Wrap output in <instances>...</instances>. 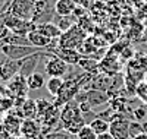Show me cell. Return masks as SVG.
<instances>
[{"label": "cell", "mask_w": 147, "mask_h": 139, "mask_svg": "<svg viewBox=\"0 0 147 139\" xmlns=\"http://www.w3.org/2000/svg\"><path fill=\"white\" fill-rule=\"evenodd\" d=\"M85 40H87V32H85L81 27L75 25V27H72L69 31H66L60 35L57 43H59V47L75 48L77 50V47H81Z\"/></svg>", "instance_id": "6da1fadb"}, {"label": "cell", "mask_w": 147, "mask_h": 139, "mask_svg": "<svg viewBox=\"0 0 147 139\" xmlns=\"http://www.w3.org/2000/svg\"><path fill=\"white\" fill-rule=\"evenodd\" d=\"M35 12V0H12L9 13L24 21H32Z\"/></svg>", "instance_id": "7a4b0ae2"}, {"label": "cell", "mask_w": 147, "mask_h": 139, "mask_svg": "<svg viewBox=\"0 0 147 139\" xmlns=\"http://www.w3.org/2000/svg\"><path fill=\"white\" fill-rule=\"evenodd\" d=\"M69 65L57 57L56 54H49L46 63H44V73L49 78H63L68 75Z\"/></svg>", "instance_id": "3957f363"}, {"label": "cell", "mask_w": 147, "mask_h": 139, "mask_svg": "<svg viewBox=\"0 0 147 139\" xmlns=\"http://www.w3.org/2000/svg\"><path fill=\"white\" fill-rule=\"evenodd\" d=\"M35 47H30V45H16V44H6L2 47V53L12 59V60H24L30 57V54H35L37 53Z\"/></svg>", "instance_id": "277c9868"}, {"label": "cell", "mask_w": 147, "mask_h": 139, "mask_svg": "<svg viewBox=\"0 0 147 139\" xmlns=\"http://www.w3.org/2000/svg\"><path fill=\"white\" fill-rule=\"evenodd\" d=\"M129 122L131 120L121 113V116L110 123L109 133L115 139H129Z\"/></svg>", "instance_id": "5b68a950"}, {"label": "cell", "mask_w": 147, "mask_h": 139, "mask_svg": "<svg viewBox=\"0 0 147 139\" xmlns=\"http://www.w3.org/2000/svg\"><path fill=\"white\" fill-rule=\"evenodd\" d=\"M80 117H82V113L77 101H71V103L65 104V107L60 111V123L63 124V128H66L69 123H72L74 120H77Z\"/></svg>", "instance_id": "8992f818"}, {"label": "cell", "mask_w": 147, "mask_h": 139, "mask_svg": "<svg viewBox=\"0 0 147 139\" xmlns=\"http://www.w3.org/2000/svg\"><path fill=\"white\" fill-rule=\"evenodd\" d=\"M7 88L15 97H27V92L30 91L27 85V78L22 76L21 73H16L13 78L7 81Z\"/></svg>", "instance_id": "52a82bcc"}, {"label": "cell", "mask_w": 147, "mask_h": 139, "mask_svg": "<svg viewBox=\"0 0 147 139\" xmlns=\"http://www.w3.org/2000/svg\"><path fill=\"white\" fill-rule=\"evenodd\" d=\"M19 133H21V136L28 138V139H37V138L43 136L41 135V126L34 119H24L21 123Z\"/></svg>", "instance_id": "ba28073f"}, {"label": "cell", "mask_w": 147, "mask_h": 139, "mask_svg": "<svg viewBox=\"0 0 147 139\" xmlns=\"http://www.w3.org/2000/svg\"><path fill=\"white\" fill-rule=\"evenodd\" d=\"M53 54H56L57 57H60V59H62L66 65H69V66L78 65L80 60L82 59V54H81L80 51H77L75 48H63V47H59V45H57V48L55 50Z\"/></svg>", "instance_id": "9c48e42d"}, {"label": "cell", "mask_w": 147, "mask_h": 139, "mask_svg": "<svg viewBox=\"0 0 147 139\" xmlns=\"http://www.w3.org/2000/svg\"><path fill=\"white\" fill-rule=\"evenodd\" d=\"M27 41L31 47H35V48H44V47H49L52 44L53 40L47 38L46 35H43L37 28L31 29L28 34H27Z\"/></svg>", "instance_id": "30bf717a"}, {"label": "cell", "mask_w": 147, "mask_h": 139, "mask_svg": "<svg viewBox=\"0 0 147 139\" xmlns=\"http://www.w3.org/2000/svg\"><path fill=\"white\" fill-rule=\"evenodd\" d=\"M35 28L38 29L43 35H46L47 38H50V40H59L60 38V35H62L63 32L59 29V27L56 23L53 22H44V23H38V25H35Z\"/></svg>", "instance_id": "8fae6325"}, {"label": "cell", "mask_w": 147, "mask_h": 139, "mask_svg": "<svg viewBox=\"0 0 147 139\" xmlns=\"http://www.w3.org/2000/svg\"><path fill=\"white\" fill-rule=\"evenodd\" d=\"M75 7H77V3L74 0H56V3H55V12L57 16L74 15Z\"/></svg>", "instance_id": "7c38bea8"}, {"label": "cell", "mask_w": 147, "mask_h": 139, "mask_svg": "<svg viewBox=\"0 0 147 139\" xmlns=\"http://www.w3.org/2000/svg\"><path fill=\"white\" fill-rule=\"evenodd\" d=\"M38 56H40L38 53H35V54L22 60V66H21V70H19V73L22 76L28 78L31 73L35 72V65H37V61H38Z\"/></svg>", "instance_id": "4fadbf2b"}, {"label": "cell", "mask_w": 147, "mask_h": 139, "mask_svg": "<svg viewBox=\"0 0 147 139\" xmlns=\"http://www.w3.org/2000/svg\"><path fill=\"white\" fill-rule=\"evenodd\" d=\"M63 86H65V81L63 78H49L46 82V88L50 95L57 97L60 92L63 91Z\"/></svg>", "instance_id": "5bb4252c"}, {"label": "cell", "mask_w": 147, "mask_h": 139, "mask_svg": "<svg viewBox=\"0 0 147 139\" xmlns=\"http://www.w3.org/2000/svg\"><path fill=\"white\" fill-rule=\"evenodd\" d=\"M27 85H28V90L30 91H38L46 85V81H44V75L43 73H38V72H34L31 73L30 76L27 78Z\"/></svg>", "instance_id": "9a60e30c"}, {"label": "cell", "mask_w": 147, "mask_h": 139, "mask_svg": "<svg viewBox=\"0 0 147 139\" xmlns=\"http://www.w3.org/2000/svg\"><path fill=\"white\" fill-rule=\"evenodd\" d=\"M22 116L25 117V119H34L35 117H38V111H37V103H35V100H31V98H27L25 100V103H24L22 108Z\"/></svg>", "instance_id": "2e32d148"}, {"label": "cell", "mask_w": 147, "mask_h": 139, "mask_svg": "<svg viewBox=\"0 0 147 139\" xmlns=\"http://www.w3.org/2000/svg\"><path fill=\"white\" fill-rule=\"evenodd\" d=\"M21 120L16 117V116H6V119H5V128H6V130L10 133V135H16V133H19V130H21Z\"/></svg>", "instance_id": "e0dca14e"}, {"label": "cell", "mask_w": 147, "mask_h": 139, "mask_svg": "<svg viewBox=\"0 0 147 139\" xmlns=\"http://www.w3.org/2000/svg\"><path fill=\"white\" fill-rule=\"evenodd\" d=\"M88 124H90V128L96 132L97 136L102 135V133L109 132V128H110V123L106 122V120H103V119H100V117H96V119H94L93 122H90Z\"/></svg>", "instance_id": "ac0fdd59"}, {"label": "cell", "mask_w": 147, "mask_h": 139, "mask_svg": "<svg viewBox=\"0 0 147 139\" xmlns=\"http://www.w3.org/2000/svg\"><path fill=\"white\" fill-rule=\"evenodd\" d=\"M57 27H59V29L62 31V32H66V31H69L72 27H75V21H74L71 16H60V19L57 21Z\"/></svg>", "instance_id": "d6986e66"}, {"label": "cell", "mask_w": 147, "mask_h": 139, "mask_svg": "<svg viewBox=\"0 0 147 139\" xmlns=\"http://www.w3.org/2000/svg\"><path fill=\"white\" fill-rule=\"evenodd\" d=\"M35 103H37V111H38V117H40V119H41V117L46 114V113L53 107V104H52V103H49V101L44 100V98L35 100Z\"/></svg>", "instance_id": "ffe728a7"}, {"label": "cell", "mask_w": 147, "mask_h": 139, "mask_svg": "<svg viewBox=\"0 0 147 139\" xmlns=\"http://www.w3.org/2000/svg\"><path fill=\"white\" fill-rule=\"evenodd\" d=\"M129 139H134L136 136L144 133V129H143V123L137 122V120H131L129 122Z\"/></svg>", "instance_id": "44dd1931"}, {"label": "cell", "mask_w": 147, "mask_h": 139, "mask_svg": "<svg viewBox=\"0 0 147 139\" xmlns=\"http://www.w3.org/2000/svg\"><path fill=\"white\" fill-rule=\"evenodd\" d=\"M77 138H78V139H97V135H96V132L90 128V124H85L84 128L78 132Z\"/></svg>", "instance_id": "7402d4cb"}, {"label": "cell", "mask_w": 147, "mask_h": 139, "mask_svg": "<svg viewBox=\"0 0 147 139\" xmlns=\"http://www.w3.org/2000/svg\"><path fill=\"white\" fill-rule=\"evenodd\" d=\"M132 116H134V120H137L140 123L146 122V116H147V107L144 106H140V107H136L132 110Z\"/></svg>", "instance_id": "603a6c76"}, {"label": "cell", "mask_w": 147, "mask_h": 139, "mask_svg": "<svg viewBox=\"0 0 147 139\" xmlns=\"http://www.w3.org/2000/svg\"><path fill=\"white\" fill-rule=\"evenodd\" d=\"M97 65H99V63H97L94 59H91V57H90L88 60L82 57V59L80 60V63H78V66H80V67H82L84 70H91V69H94Z\"/></svg>", "instance_id": "cb8c5ba5"}, {"label": "cell", "mask_w": 147, "mask_h": 139, "mask_svg": "<svg viewBox=\"0 0 147 139\" xmlns=\"http://www.w3.org/2000/svg\"><path fill=\"white\" fill-rule=\"evenodd\" d=\"M97 139H115L112 135H110L109 132H106V133H102V135H99L97 136Z\"/></svg>", "instance_id": "d4e9b609"}, {"label": "cell", "mask_w": 147, "mask_h": 139, "mask_svg": "<svg viewBox=\"0 0 147 139\" xmlns=\"http://www.w3.org/2000/svg\"><path fill=\"white\" fill-rule=\"evenodd\" d=\"M134 139H147V133H141V135H138V136H136Z\"/></svg>", "instance_id": "484cf974"}, {"label": "cell", "mask_w": 147, "mask_h": 139, "mask_svg": "<svg viewBox=\"0 0 147 139\" xmlns=\"http://www.w3.org/2000/svg\"><path fill=\"white\" fill-rule=\"evenodd\" d=\"M143 129H144V133H147V120L143 122Z\"/></svg>", "instance_id": "4316f807"}, {"label": "cell", "mask_w": 147, "mask_h": 139, "mask_svg": "<svg viewBox=\"0 0 147 139\" xmlns=\"http://www.w3.org/2000/svg\"><path fill=\"white\" fill-rule=\"evenodd\" d=\"M66 139H75V138H74V135H69V136H68Z\"/></svg>", "instance_id": "83f0119b"}, {"label": "cell", "mask_w": 147, "mask_h": 139, "mask_svg": "<svg viewBox=\"0 0 147 139\" xmlns=\"http://www.w3.org/2000/svg\"><path fill=\"white\" fill-rule=\"evenodd\" d=\"M146 85H147V81H146Z\"/></svg>", "instance_id": "f1b7e54d"}]
</instances>
